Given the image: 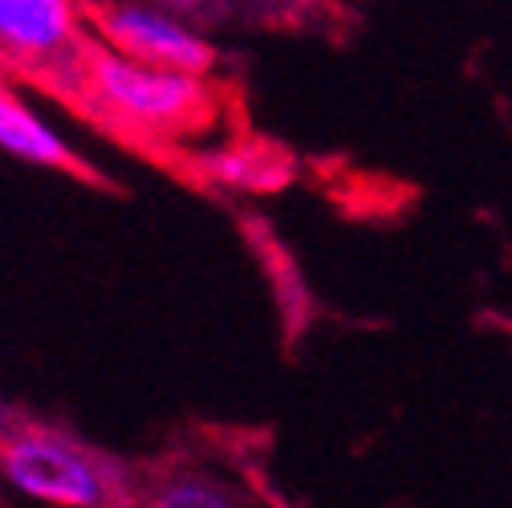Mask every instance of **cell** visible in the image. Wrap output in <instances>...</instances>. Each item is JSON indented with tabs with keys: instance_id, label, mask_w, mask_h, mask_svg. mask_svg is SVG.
I'll return each instance as SVG.
<instances>
[{
	"instance_id": "obj_7",
	"label": "cell",
	"mask_w": 512,
	"mask_h": 508,
	"mask_svg": "<svg viewBox=\"0 0 512 508\" xmlns=\"http://www.w3.org/2000/svg\"><path fill=\"white\" fill-rule=\"evenodd\" d=\"M21 427H17V419H13V411L5 407V403H0V448H5V443L17 435Z\"/></svg>"
},
{
	"instance_id": "obj_5",
	"label": "cell",
	"mask_w": 512,
	"mask_h": 508,
	"mask_svg": "<svg viewBox=\"0 0 512 508\" xmlns=\"http://www.w3.org/2000/svg\"><path fill=\"white\" fill-rule=\"evenodd\" d=\"M0 151H9L25 163H37V167H61V171L78 167L74 151L61 143L53 126L5 90H0Z\"/></svg>"
},
{
	"instance_id": "obj_4",
	"label": "cell",
	"mask_w": 512,
	"mask_h": 508,
	"mask_svg": "<svg viewBox=\"0 0 512 508\" xmlns=\"http://www.w3.org/2000/svg\"><path fill=\"white\" fill-rule=\"evenodd\" d=\"M82 5L66 0H0V57L49 70L61 86L78 94L82 82Z\"/></svg>"
},
{
	"instance_id": "obj_3",
	"label": "cell",
	"mask_w": 512,
	"mask_h": 508,
	"mask_svg": "<svg viewBox=\"0 0 512 508\" xmlns=\"http://www.w3.org/2000/svg\"><path fill=\"white\" fill-rule=\"evenodd\" d=\"M86 21L102 37L106 49L139 61V66H151V70L208 78L220 61L216 45L208 37H200L187 21H179L171 9L102 5V9H86Z\"/></svg>"
},
{
	"instance_id": "obj_1",
	"label": "cell",
	"mask_w": 512,
	"mask_h": 508,
	"mask_svg": "<svg viewBox=\"0 0 512 508\" xmlns=\"http://www.w3.org/2000/svg\"><path fill=\"white\" fill-rule=\"evenodd\" d=\"M78 98H86L110 122L135 126V131H187L212 114V86L191 74L151 70L114 49L86 45Z\"/></svg>"
},
{
	"instance_id": "obj_6",
	"label": "cell",
	"mask_w": 512,
	"mask_h": 508,
	"mask_svg": "<svg viewBox=\"0 0 512 508\" xmlns=\"http://www.w3.org/2000/svg\"><path fill=\"white\" fill-rule=\"evenodd\" d=\"M139 508H248L244 496L232 488V480H220L216 472H167L159 476Z\"/></svg>"
},
{
	"instance_id": "obj_2",
	"label": "cell",
	"mask_w": 512,
	"mask_h": 508,
	"mask_svg": "<svg viewBox=\"0 0 512 508\" xmlns=\"http://www.w3.org/2000/svg\"><path fill=\"white\" fill-rule=\"evenodd\" d=\"M0 476L17 492L57 508H106L114 496L102 460L45 427H21L0 448Z\"/></svg>"
}]
</instances>
